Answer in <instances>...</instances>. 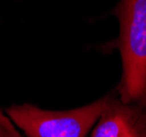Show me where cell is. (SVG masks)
<instances>
[{
  "instance_id": "cell-1",
  "label": "cell",
  "mask_w": 146,
  "mask_h": 137,
  "mask_svg": "<svg viewBox=\"0 0 146 137\" xmlns=\"http://www.w3.org/2000/svg\"><path fill=\"white\" fill-rule=\"evenodd\" d=\"M110 13L119 23L117 37L108 44L122 62L117 97L124 103L146 105V0H119Z\"/></svg>"
},
{
  "instance_id": "cell-2",
  "label": "cell",
  "mask_w": 146,
  "mask_h": 137,
  "mask_svg": "<svg viewBox=\"0 0 146 137\" xmlns=\"http://www.w3.org/2000/svg\"><path fill=\"white\" fill-rule=\"evenodd\" d=\"M107 100L108 94L87 105L66 111L44 110L30 103L13 104L6 109V114L27 137H86L102 113Z\"/></svg>"
},
{
  "instance_id": "cell-3",
  "label": "cell",
  "mask_w": 146,
  "mask_h": 137,
  "mask_svg": "<svg viewBox=\"0 0 146 137\" xmlns=\"http://www.w3.org/2000/svg\"><path fill=\"white\" fill-rule=\"evenodd\" d=\"M91 137H146V105L122 102L113 89Z\"/></svg>"
},
{
  "instance_id": "cell-4",
  "label": "cell",
  "mask_w": 146,
  "mask_h": 137,
  "mask_svg": "<svg viewBox=\"0 0 146 137\" xmlns=\"http://www.w3.org/2000/svg\"><path fill=\"white\" fill-rule=\"evenodd\" d=\"M0 137H23L18 132L12 121L0 109Z\"/></svg>"
}]
</instances>
